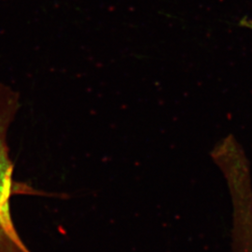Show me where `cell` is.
<instances>
[{
    "label": "cell",
    "mask_w": 252,
    "mask_h": 252,
    "mask_svg": "<svg viewBox=\"0 0 252 252\" xmlns=\"http://www.w3.org/2000/svg\"><path fill=\"white\" fill-rule=\"evenodd\" d=\"M18 107L17 94L0 83V252H30L13 224L9 205L11 196L20 193L45 195L13 180L7 135Z\"/></svg>",
    "instance_id": "6da1fadb"
}]
</instances>
